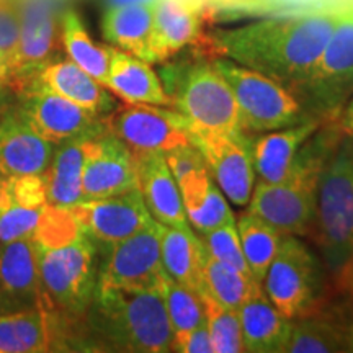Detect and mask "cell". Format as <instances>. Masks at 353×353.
<instances>
[{"label":"cell","mask_w":353,"mask_h":353,"mask_svg":"<svg viewBox=\"0 0 353 353\" xmlns=\"http://www.w3.org/2000/svg\"><path fill=\"white\" fill-rule=\"evenodd\" d=\"M200 294L205 304L206 327L213 353H244L239 311L216 301L206 291H201Z\"/></svg>","instance_id":"obj_35"},{"label":"cell","mask_w":353,"mask_h":353,"mask_svg":"<svg viewBox=\"0 0 353 353\" xmlns=\"http://www.w3.org/2000/svg\"><path fill=\"white\" fill-rule=\"evenodd\" d=\"M37 88L52 92L101 118H107L113 105L105 87L70 59L57 63L50 61L43 65L21 94Z\"/></svg>","instance_id":"obj_23"},{"label":"cell","mask_w":353,"mask_h":353,"mask_svg":"<svg viewBox=\"0 0 353 353\" xmlns=\"http://www.w3.org/2000/svg\"><path fill=\"white\" fill-rule=\"evenodd\" d=\"M41 304L51 306L39 278L33 242L21 239L0 244V314L25 311Z\"/></svg>","instance_id":"obj_20"},{"label":"cell","mask_w":353,"mask_h":353,"mask_svg":"<svg viewBox=\"0 0 353 353\" xmlns=\"http://www.w3.org/2000/svg\"><path fill=\"white\" fill-rule=\"evenodd\" d=\"M87 139L65 141L52 154L50 165L43 174L50 205L70 208L85 200L82 190V174Z\"/></svg>","instance_id":"obj_30"},{"label":"cell","mask_w":353,"mask_h":353,"mask_svg":"<svg viewBox=\"0 0 353 353\" xmlns=\"http://www.w3.org/2000/svg\"><path fill=\"white\" fill-rule=\"evenodd\" d=\"M172 352L176 353H213L206 321L187 332L172 334Z\"/></svg>","instance_id":"obj_40"},{"label":"cell","mask_w":353,"mask_h":353,"mask_svg":"<svg viewBox=\"0 0 353 353\" xmlns=\"http://www.w3.org/2000/svg\"><path fill=\"white\" fill-rule=\"evenodd\" d=\"M23 95L21 114L37 134L59 145L65 141L95 138L107 132L105 118L79 107L48 90H28Z\"/></svg>","instance_id":"obj_15"},{"label":"cell","mask_w":353,"mask_h":353,"mask_svg":"<svg viewBox=\"0 0 353 353\" xmlns=\"http://www.w3.org/2000/svg\"><path fill=\"white\" fill-rule=\"evenodd\" d=\"M43 208H25V206L10 205L0 213V244L7 242L32 239L37 231Z\"/></svg>","instance_id":"obj_37"},{"label":"cell","mask_w":353,"mask_h":353,"mask_svg":"<svg viewBox=\"0 0 353 353\" xmlns=\"http://www.w3.org/2000/svg\"><path fill=\"white\" fill-rule=\"evenodd\" d=\"M285 353H353V294L330 286L314 306L291 319Z\"/></svg>","instance_id":"obj_10"},{"label":"cell","mask_w":353,"mask_h":353,"mask_svg":"<svg viewBox=\"0 0 353 353\" xmlns=\"http://www.w3.org/2000/svg\"><path fill=\"white\" fill-rule=\"evenodd\" d=\"M341 136L339 121L324 123L301 145L283 179L255 183L247 210L283 234L311 236L321 175Z\"/></svg>","instance_id":"obj_3"},{"label":"cell","mask_w":353,"mask_h":353,"mask_svg":"<svg viewBox=\"0 0 353 353\" xmlns=\"http://www.w3.org/2000/svg\"><path fill=\"white\" fill-rule=\"evenodd\" d=\"M105 126L132 152L167 154L192 144L187 120L176 110L161 105L125 103L107 114Z\"/></svg>","instance_id":"obj_11"},{"label":"cell","mask_w":353,"mask_h":353,"mask_svg":"<svg viewBox=\"0 0 353 353\" xmlns=\"http://www.w3.org/2000/svg\"><path fill=\"white\" fill-rule=\"evenodd\" d=\"M54 144L37 134L20 110L0 121V175L3 179L41 175L50 165Z\"/></svg>","instance_id":"obj_22"},{"label":"cell","mask_w":353,"mask_h":353,"mask_svg":"<svg viewBox=\"0 0 353 353\" xmlns=\"http://www.w3.org/2000/svg\"><path fill=\"white\" fill-rule=\"evenodd\" d=\"M291 92L309 117L339 121L353 95V7L342 13L316 63Z\"/></svg>","instance_id":"obj_6"},{"label":"cell","mask_w":353,"mask_h":353,"mask_svg":"<svg viewBox=\"0 0 353 353\" xmlns=\"http://www.w3.org/2000/svg\"><path fill=\"white\" fill-rule=\"evenodd\" d=\"M330 286L353 294V136L342 131L321 175L311 236Z\"/></svg>","instance_id":"obj_4"},{"label":"cell","mask_w":353,"mask_h":353,"mask_svg":"<svg viewBox=\"0 0 353 353\" xmlns=\"http://www.w3.org/2000/svg\"><path fill=\"white\" fill-rule=\"evenodd\" d=\"M236 226L247 267L255 280L262 285L285 234L249 210L236 219Z\"/></svg>","instance_id":"obj_32"},{"label":"cell","mask_w":353,"mask_h":353,"mask_svg":"<svg viewBox=\"0 0 353 353\" xmlns=\"http://www.w3.org/2000/svg\"><path fill=\"white\" fill-rule=\"evenodd\" d=\"M157 288L164 299V306L172 334L187 332L206 321L205 304L198 291L180 285L167 273H162Z\"/></svg>","instance_id":"obj_34"},{"label":"cell","mask_w":353,"mask_h":353,"mask_svg":"<svg viewBox=\"0 0 353 353\" xmlns=\"http://www.w3.org/2000/svg\"><path fill=\"white\" fill-rule=\"evenodd\" d=\"M213 63L231 87L245 132H268L301 123L309 117L288 87L226 57Z\"/></svg>","instance_id":"obj_9"},{"label":"cell","mask_w":353,"mask_h":353,"mask_svg":"<svg viewBox=\"0 0 353 353\" xmlns=\"http://www.w3.org/2000/svg\"><path fill=\"white\" fill-rule=\"evenodd\" d=\"M260 290L262 285L250 273L237 270L206 254L203 267V291L211 294L216 301L239 311L242 304Z\"/></svg>","instance_id":"obj_33"},{"label":"cell","mask_w":353,"mask_h":353,"mask_svg":"<svg viewBox=\"0 0 353 353\" xmlns=\"http://www.w3.org/2000/svg\"><path fill=\"white\" fill-rule=\"evenodd\" d=\"M200 239L210 257L219 260L223 263L231 265V267L237 268L241 272L250 273L249 267H247L244 252H242L236 221L234 223L223 224V226L216 228L206 234H200Z\"/></svg>","instance_id":"obj_36"},{"label":"cell","mask_w":353,"mask_h":353,"mask_svg":"<svg viewBox=\"0 0 353 353\" xmlns=\"http://www.w3.org/2000/svg\"><path fill=\"white\" fill-rule=\"evenodd\" d=\"M161 254L167 275L180 285L201 293L206 249L195 229L162 224Z\"/></svg>","instance_id":"obj_29"},{"label":"cell","mask_w":353,"mask_h":353,"mask_svg":"<svg viewBox=\"0 0 353 353\" xmlns=\"http://www.w3.org/2000/svg\"><path fill=\"white\" fill-rule=\"evenodd\" d=\"M74 321L48 304L0 314V353L68 350L74 342Z\"/></svg>","instance_id":"obj_14"},{"label":"cell","mask_w":353,"mask_h":353,"mask_svg":"<svg viewBox=\"0 0 353 353\" xmlns=\"http://www.w3.org/2000/svg\"><path fill=\"white\" fill-rule=\"evenodd\" d=\"M245 352L285 353L291 334V319L281 314L263 288L239 309Z\"/></svg>","instance_id":"obj_26"},{"label":"cell","mask_w":353,"mask_h":353,"mask_svg":"<svg viewBox=\"0 0 353 353\" xmlns=\"http://www.w3.org/2000/svg\"><path fill=\"white\" fill-rule=\"evenodd\" d=\"M12 83V74L10 65H8V59L0 52V87H10Z\"/></svg>","instance_id":"obj_42"},{"label":"cell","mask_w":353,"mask_h":353,"mask_svg":"<svg viewBox=\"0 0 353 353\" xmlns=\"http://www.w3.org/2000/svg\"><path fill=\"white\" fill-rule=\"evenodd\" d=\"M77 347L87 350L167 353L172 329L159 288H97L77 325Z\"/></svg>","instance_id":"obj_2"},{"label":"cell","mask_w":353,"mask_h":353,"mask_svg":"<svg viewBox=\"0 0 353 353\" xmlns=\"http://www.w3.org/2000/svg\"><path fill=\"white\" fill-rule=\"evenodd\" d=\"M206 17L205 0H152L149 64L165 63L195 44Z\"/></svg>","instance_id":"obj_19"},{"label":"cell","mask_w":353,"mask_h":353,"mask_svg":"<svg viewBox=\"0 0 353 353\" xmlns=\"http://www.w3.org/2000/svg\"><path fill=\"white\" fill-rule=\"evenodd\" d=\"M8 108V99L6 94V87H0V114Z\"/></svg>","instance_id":"obj_44"},{"label":"cell","mask_w":353,"mask_h":353,"mask_svg":"<svg viewBox=\"0 0 353 353\" xmlns=\"http://www.w3.org/2000/svg\"><path fill=\"white\" fill-rule=\"evenodd\" d=\"M161 81L170 97L172 108L187 120L188 130L244 131L231 87L213 61L169 64L162 69Z\"/></svg>","instance_id":"obj_5"},{"label":"cell","mask_w":353,"mask_h":353,"mask_svg":"<svg viewBox=\"0 0 353 353\" xmlns=\"http://www.w3.org/2000/svg\"><path fill=\"white\" fill-rule=\"evenodd\" d=\"M61 43L69 59L105 87L112 61V46L97 44L74 10L64 12L61 17Z\"/></svg>","instance_id":"obj_31"},{"label":"cell","mask_w":353,"mask_h":353,"mask_svg":"<svg viewBox=\"0 0 353 353\" xmlns=\"http://www.w3.org/2000/svg\"><path fill=\"white\" fill-rule=\"evenodd\" d=\"M34 249L48 301L64 316L82 317L95 296L99 280L95 242L81 232L61 245Z\"/></svg>","instance_id":"obj_7"},{"label":"cell","mask_w":353,"mask_h":353,"mask_svg":"<svg viewBox=\"0 0 353 353\" xmlns=\"http://www.w3.org/2000/svg\"><path fill=\"white\" fill-rule=\"evenodd\" d=\"M152 28V0H131L113 3L101 19L103 38L149 63V38Z\"/></svg>","instance_id":"obj_28"},{"label":"cell","mask_w":353,"mask_h":353,"mask_svg":"<svg viewBox=\"0 0 353 353\" xmlns=\"http://www.w3.org/2000/svg\"><path fill=\"white\" fill-rule=\"evenodd\" d=\"M176 183L190 226L198 234H206L236 221L226 196L214 183L208 167L185 175Z\"/></svg>","instance_id":"obj_27"},{"label":"cell","mask_w":353,"mask_h":353,"mask_svg":"<svg viewBox=\"0 0 353 353\" xmlns=\"http://www.w3.org/2000/svg\"><path fill=\"white\" fill-rule=\"evenodd\" d=\"M134 154L138 190L149 214L164 226H190L179 183L162 152Z\"/></svg>","instance_id":"obj_21"},{"label":"cell","mask_w":353,"mask_h":353,"mask_svg":"<svg viewBox=\"0 0 353 353\" xmlns=\"http://www.w3.org/2000/svg\"><path fill=\"white\" fill-rule=\"evenodd\" d=\"M327 121L307 118L293 126L262 132L252 139V157L255 174L262 182H278L286 175L301 145Z\"/></svg>","instance_id":"obj_24"},{"label":"cell","mask_w":353,"mask_h":353,"mask_svg":"<svg viewBox=\"0 0 353 353\" xmlns=\"http://www.w3.org/2000/svg\"><path fill=\"white\" fill-rule=\"evenodd\" d=\"M347 8L267 15L208 38L218 57L257 70L290 90L304 79Z\"/></svg>","instance_id":"obj_1"},{"label":"cell","mask_w":353,"mask_h":353,"mask_svg":"<svg viewBox=\"0 0 353 353\" xmlns=\"http://www.w3.org/2000/svg\"><path fill=\"white\" fill-rule=\"evenodd\" d=\"M69 210L92 241L107 247L125 241L154 219L138 188L121 195L83 200Z\"/></svg>","instance_id":"obj_16"},{"label":"cell","mask_w":353,"mask_h":353,"mask_svg":"<svg viewBox=\"0 0 353 353\" xmlns=\"http://www.w3.org/2000/svg\"><path fill=\"white\" fill-rule=\"evenodd\" d=\"M21 34L19 51L10 63V87L25 90L43 65L50 63L56 46V0H19Z\"/></svg>","instance_id":"obj_18"},{"label":"cell","mask_w":353,"mask_h":353,"mask_svg":"<svg viewBox=\"0 0 353 353\" xmlns=\"http://www.w3.org/2000/svg\"><path fill=\"white\" fill-rule=\"evenodd\" d=\"M138 188L134 154L110 132L85 141L82 190L85 200L121 195Z\"/></svg>","instance_id":"obj_17"},{"label":"cell","mask_w":353,"mask_h":353,"mask_svg":"<svg viewBox=\"0 0 353 353\" xmlns=\"http://www.w3.org/2000/svg\"><path fill=\"white\" fill-rule=\"evenodd\" d=\"M10 205L25 208H41L48 203L46 183L41 175H21L7 179Z\"/></svg>","instance_id":"obj_39"},{"label":"cell","mask_w":353,"mask_h":353,"mask_svg":"<svg viewBox=\"0 0 353 353\" xmlns=\"http://www.w3.org/2000/svg\"><path fill=\"white\" fill-rule=\"evenodd\" d=\"M190 141L205 159L214 183L229 201L247 206L255 187L252 138L249 132L190 130Z\"/></svg>","instance_id":"obj_12"},{"label":"cell","mask_w":353,"mask_h":353,"mask_svg":"<svg viewBox=\"0 0 353 353\" xmlns=\"http://www.w3.org/2000/svg\"><path fill=\"white\" fill-rule=\"evenodd\" d=\"M105 88L125 103H148L170 107L172 100L152 64L112 46L108 79Z\"/></svg>","instance_id":"obj_25"},{"label":"cell","mask_w":353,"mask_h":353,"mask_svg":"<svg viewBox=\"0 0 353 353\" xmlns=\"http://www.w3.org/2000/svg\"><path fill=\"white\" fill-rule=\"evenodd\" d=\"M161 234L162 224L152 219L125 241L108 245L107 257L99 265L97 288H157L165 272L162 265Z\"/></svg>","instance_id":"obj_13"},{"label":"cell","mask_w":353,"mask_h":353,"mask_svg":"<svg viewBox=\"0 0 353 353\" xmlns=\"http://www.w3.org/2000/svg\"><path fill=\"white\" fill-rule=\"evenodd\" d=\"M21 34V13L19 0H0V52L12 59L19 51Z\"/></svg>","instance_id":"obj_38"},{"label":"cell","mask_w":353,"mask_h":353,"mask_svg":"<svg viewBox=\"0 0 353 353\" xmlns=\"http://www.w3.org/2000/svg\"><path fill=\"white\" fill-rule=\"evenodd\" d=\"M339 126L343 132L353 136V95L347 101L345 108H343L341 118H339Z\"/></svg>","instance_id":"obj_41"},{"label":"cell","mask_w":353,"mask_h":353,"mask_svg":"<svg viewBox=\"0 0 353 353\" xmlns=\"http://www.w3.org/2000/svg\"><path fill=\"white\" fill-rule=\"evenodd\" d=\"M262 288L281 314L294 319L327 293L330 281L319 255L299 236L285 234Z\"/></svg>","instance_id":"obj_8"},{"label":"cell","mask_w":353,"mask_h":353,"mask_svg":"<svg viewBox=\"0 0 353 353\" xmlns=\"http://www.w3.org/2000/svg\"><path fill=\"white\" fill-rule=\"evenodd\" d=\"M10 206V193H8L7 179H0V213Z\"/></svg>","instance_id":"obj_43"}]
</instances>
